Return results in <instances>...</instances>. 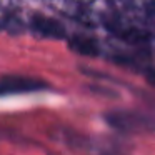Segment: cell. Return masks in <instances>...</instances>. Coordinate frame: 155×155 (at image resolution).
Returning a JSON list of instances; mask_svg holds the SVG:
<instances>
[{
    "label": "cell",
    "instance_id": "1",
    "mask_svg": "<svg viewBox=\"0 0 155 155\" xmlns=\"http://www.w3.org/2000/svg\"><path fill=\"white\" fill-rule=\"evenodd\" d=\"M44 87V82L35 78H24V77H4L0 80V95L4 94H20V92L38 90Z\"/></svg>",
    "mask_w": 155,
    "mask_h": 155
},
{
    "label": "cell",
    "instance_id": "2",
    "mask_svg": "<svg viewBox=\"0 0 155 155\" xmlns=\"http://www.w3.org/2000/svg\"><path fill=\"white\" fill-rule=\"evenodd\" d=\"M32 28L35 34L40 37H50V38H62L65 35V28L57 20L45 15H34L32 17Z\"/></svg>",
    "mask_w": 155,
    "mask_h": 155
},
{
    "label": "cell",
    "instance_id": "3",
    "mask_svg": "<svg viewBox=\"0 0 155 155\" xmlns=\"http://www.w3.org/2000/svg\"><path fill=\"white\" fill-rule=\"evenodd\" d=\"M70 45L74 50L80 52L84 55H97L98 54V45L94 38H87L82 37V35H77L70 40Z\"/></svg>",
    "mask_w": 155,
    "mask_h": 155
},
{
    "label": "cell",
    "instance_id": "4",
    "mask_svg": "<svg viewBox=\"0 0 155 155\" xmlns=\"http://www.w3.org/2000/svg\"><path fill=\"white\" fill-rule=\"evenodd\" d=\"M138 14L143 17V20H147L148 24L155 25V0H147L143 5H140L138 7Z\"/></svg>",
    "mask_w": 155,
    "mask_h": 155
}]
</instances>
